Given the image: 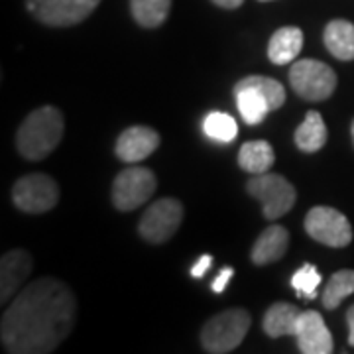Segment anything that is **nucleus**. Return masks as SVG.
<instances>
[{
    "mask_svg": "<svg viewBox=\"0 0 354 354\" xmlns=\"http://www.w3.org/2000/svg\"><path fill=\"white\" fill-rule=\"evenodd\" d=\"M75 317V295L62 279H36L18 291L2 313V348L8 354L53 353L71 335Z\"/></svg>",
    "mask_w": 354,
    "mask_h": 354,
    "instance_id": "1",
    "label": "nucleus"
},
{
    "mask_svg": "<svg viewBox=\"0 0 354 354\" xmlns=\"http://www.w3.org/2000/svg\"><path fill=\"white\" fill-rule=\"evenodd\" d=\"M65 120L59 109L46 104L28 114L16 132V148L30 162L46 160L64 138Z\"/></svg>",
    "mask_w": 354,
    "mask_h": 354,
    "instance_id": "2",
    "label": "nucleus"
},
{
    "mask_svg": "<svg viewBox=\"0 0 354 354\" xmlns=\"http://www.w3.org/2000/svg\"><path fill=\"white\" fill-rule=\"evenodd\" d=\"M252 317L246 309L232 307L211 317L201 329V344L207 353L227 354L236 351L250 329Z\"/></svg>",
    "mask_w": 354,
    "mask_h": 354,
    "instance_id": "3",
    "label": "nucleus"
},
{
    "mask_svg": "<svg viewBox=\"0 0 354 354\" xmlns=\"http://www.w3.org/2000/svg\"><path fill=\"white\" fill-rule=\"evenodd\" d=\"M291 88L305 101H327L337 88V75L329 65L317 59H299L290 69Z\"/></svg>",
    "mask_w": 354,
    "mask_h": 354,
    "instance_id": "4",
    "label": "nucleus"
},
{
    "mask_svg": "<svg viewBox=\"0 0 354 354\" xmlns=\"http://www.w3.org/2000/svg\"><path fill=\"white\" fill-rule=\"evenodd\" d=\"M246 191L254 199L262 203L264 216L268 221H278L295 205V187L283 176L278 174H260L248 179Z\"/></svg>",
    "mask_w": 354,
    "mask_h": 354,
    "instance_id": "5",
    "label": "nucleus"
},
{
    "mask_svg": "<svg viewBox=\"0 0 354 354\" xmlns=\"http://www.w3.org/2000/svg\"><path fill=\"white\" fill-rule=\"evenodd\" d=\"M158 187V181L152 169L134 165L122 169L114 177L113 205L118 211H134L140 205L150 201Z\"/></svg>",
    "mask_w": 354,
    "mask_h": 354,
    "instance_id": "6",
    "label": "nucleus"
},
{
    "mask_svg": "<svg viewBox=\"0 0 354 354\" xmlns=\"http://www.w3.org/2000/svg\"><path fill=\"white\" fill-rule=\"evenodd\" d=\"M12 201L24 213L41 215L57 205L59 187L48 174H30L14 183Z\"/></svg>",
    "mask_w": 354,
    "mask_h": 354,
    "instance_id": "7",
    "label": "nucleus"
},
{
    "mask_svg": "<svg viewBox=\"0 0 354 354\" xmlns=\"http://www.w3.org/2000/svg\"><path fill=\"white\" fill-rule=\"evenodd\" d=\"M305 232L329 248H344L353 242V227L341 211L333 207H313L304 221Z\"/></svg>",
    "mask_w": 354,
    "mask_h": 354,
    "instance_id": "8",
    "label": "nucleus"
},
{
    "mask_svg": "<svg viewBox=\"0 0 354 354\" xmlns=\"http://www.w3.org/2000/svg\"><path fill=\"white\" fill-rule=\"evenodd\" d=\"M183 221V205L174 197L153 201L142 215L138 225L140 236L150 244H164L177 232Z\"/></svg>",
    "mask_w": 354,
    "mask_h": 354,
    "instance_id": "9",
    "label": "nucleus"
},
{
    "mask_svg": "<svg viewBox=\"0 0 354 354\" xmlns=\"http://www.w3.org/2000/svg\"><path fill=\"white\" fill-rule=\"evenodd\" d=\"M26 4L41 24L65 28L87 20L101 0H26Z\"/></svg>",
    "mask_w": 354,
    "mask_h": 354,
    "instance_id": "10",
    "label": "nucleus"
},
{
    "mask_svg": "<svg viewBox=\"0 0 354 354\" xmlns=\"http://www.w3.org/2000/svg\"><path fill=\"white\" fill-rule=\"evenodd\" d=\"M295 339L299 353L304 354H330L335 348L333 335L327 329L323 315L319 311H301L297 330H295Z\"/></svg>",
    "mask_w": 354,
    "mask_h": 354,
    "instance_id": "11",
    "label": "nucleus"
},
{
    "mask_svg": "<svg viewBox=\"0 0 354 354\" xmlns=\"http://www.w3.org/2000/svg\"><path fill=\"white\" fill-rule=\"evenodd\" d=\"M34 260L24 248H14L2 254L0 260V301L6 304L24 286L28 276L32 274Z\"/></svg>",
    "mask_w": 354,
    "mask_h": 354,
    "instance_id": "12",
    "label": "nucleus"
},
{
    "mask_svg": "<svg viewBox=\"0 0 354 354\" xmlns=\"http://www.w3.org/2000/svg\"><path fill=\"white\" fill-rule=\"evenodd\" d=\"M160 146V134L150 127H130L127 128L114 146L118 160L127 164H138L142 160L150 158Z\"/></svg>",
    "mask_w": 354,
    "mask_h": 354,
    "instance_id": "13",
    "label": "nucleus"
},
{
    "mask_svg": "<svg viewBox=\"0 0 354 354\" xmlns=\"http://www.w3.org/2000/svg\"><path fill=\"white\" fill-rule=\"evenodd\" d=\"M290 248V232L288 228L281 227V225H272L268 227L256 239L252 246V252H250V258H252L254 266H268L274 264L281 260L286 252Z\"/></svg>",
    "mask_w": 354,
    "mask_h": 354,
    "instance_id": "14",
    "label": "nucleus"
},
{
    "mask_svg": "<svg viewBox=\"0 0 354 354\" xmlns=\"http://www.w3.org/2000/svg\"><path fill=\"white\" fill-rule=\"evenodd\" d=\"M304 48V32L297 26H283L276 30L268 44V57L276 65L295 62Z\"/></svg>",
    "mask_w": 354,
    "mask_h": 354,
    "instance_id": "15",
    "label": "nucleus"
},
{
    "mask_svg": "<svg viewBox=\"0 0 354 354\" xmlns=\"http://www.w3.org/2000/svg\"><path fill=\"white\" fill-rule=\"evenodd\" d=\"M325 46L339 62H354V24L348 20H330L323 32Z\"/></svg>",
    "mask_w": 354,
    "mask_h": 354,
    "instance_id": "16",
    "label": "nucleus"
},
{
    "mask_svg": "<svg viewBox=\"0 0 354 354\" xmlns=\"http://www.w3.org/2000/svg\"><path fill=\"white\" fill-rule=\"evenodd\" d=\"M299 317L301 311L291 304H274L264 315V330L268 337L272 339H279V337H288L293 335L295 337V330H297V323H299Z\"/></svg>",
    "mask_w": 354,
    "mask_h": 354,
    "instance_id": "17",
    "label": "nucleus"
},
{
    "mask_svg": "<svg viewBox=\"0 0 354 354\" xmlns=\"http://www.w3.org/2000/svg\"><path fill=\"white\" fill-rule=\"evenodd\" d=\"M327 144V124L317 111L305 114L304 122L295 130V146L305 153L319 152Z\"/></svg>",
    "mask_w": 354,
    "mask_h": 354,
    "instance_id": "18",
    "label": "nucleus"
},
{
    "mask_svg": "<svg viewBox=\"0 0 354 354\" xmlns=\"http://www.w3.org/2000/svg\"><path fill=\"white\" fill-rule=\"evenodd\" d=\"M276 160L274 148L270 146V142L266 140H252V142H244L239 152V165L244 171L260 176L272 169Z\"/></svg>",
    "mask_w": 354,
    "mask_h": 354,
    "instance_id": "19",
    "label": "nucleus"
},
{
    "mask_svg": "<svg viewBox=\"0 0 354 354\" xmlns=\"http://www.w3.org/2000/svg\"><path fill=\"white\" fill-rule=\"evenodd\" d=\"M236 95V106L241 111L244 122L248 124H260L266 118V114L270 113V104L266 101L264 95H260L252 87H234Z\"/></svg>",
    "mask_w": 354,
    "mask_h": 354,
    "instance_id": "20",
    "label": "nucleus"
},
{
    "mask_svg": "<svg viewBox=\"0 0 354 354\" xmlns=\"http://www.w3.org/2000/svg\"><path fill=\"white\" fill-rule=\"evenodd\" d=\"M171 0H130V12L142 28H158L165 22Z\"/></svg>",
    "mask_w": 354,
    "mask_h": 354,
    "instance_id": "21",
    "label": "nucleus"
},
{
    "mask_svg": "<svg viewBox=\"0 0 354 354\" xmlns=\"http://www.w3.org/2000/svg\"><path fill=\"white\" fill-rule=\"evenodd\" d=\"M354 293V270H341L335 272L327 281L325 290H323V305L325 309H337L339 305Z\"/></svg>",
    "mask_w": 354,
    "mask_h": 354,
    "instance_id": "22",
    "label": "nucleus"
},
{
    "mask_svg": "<svg viewBox=\"0 0 354 354\" xmlns=\"http://www.w3.org/2000/svg\"><path fill=\"white\" fill-rule=\"evenodd\" d=\"M234 87H252L256 88L260 95H264L266 101L270 104L272 111H278L279 106H283L286 102V88L283 85L272 79V77H264V75H250L241 79Z\"/></svg>",
    "mask_w": 354,
    "mask_h": 354,
    "instance_id": "23",
    "label": "nucleus"
},
{
    "mask_svg": "<svg viewBox=\"0 0 354 354\" xmlns=\"http://www.w3.org/2000/svg\"><path fill=\"white\" fill-rule=\"evenodd\" d=\"M203 130L209 138L216 140V142H232L239 134V127H236V120L225 113H211L207 114L205 122H203Z\"/></svg>",
    "mask_w": 354,
    "mask_h": 354,
    "instance_id": "24",
    "label": "nucleus"
},
{
    "mask_svg": "<svg viewBox=\"0 0 354 354\" xmlns=\"http://www.w3.org/2000/svg\"><path fill=\"white\" fill-rule=\"evenodd\" d=\"M290 283L299 297L315 299L319 283H321V274L317 272V268L313 264H304L291 276Z\"/></svg>",
    "mask_w": 354,
    "mask_h": 354,
    "instance_id": "25",
    "label": "nucleus"
},
{
    "mask_svg": "<svg viewBox=\"0 0 354 354\" xmlns=\"http://www.w3.org/2000/svg\"><path fill=\"white\" fill-rule=\"evenodd\" d=\"M232 276H234V268L225 266V268L221 270V274H218V276L213 279V283H211L213 291H215V293H223V291L227 290L228 281H230V278H232Z\"/></svg>",
    "mask_w": 354,
    "mask_h": 354,
    "instance_id": "26",
    "label": "nucleus"
},
{
    "mask_svg": "<svg viewBox=\"0 0 354 354\" xmlns=\"http://www.w3.org/2000/svg\"><path fill=\"white\" fill-rule=\"evenodd\" d=\"M211 266H213V256H211V254H203L201 258L195 262V266L191 268V276H193V278H203L205 272H207Z\"/></svg>",
    "mask_w": 354,
    "mask_h": 354,
    "instance_id": "27",
    "label": "nucleus"
},
{
    "mask_svg": "<svg viewBox=\"0 0 354 354\" xmlns=\"http://www.w3.org/2000/svg\"><path fill=\"white\" fill-rule=\"evenodd\" d=\"M346 323H348V344L354 346V305L346 311Z\"/></svg>",
    "mask_w": 354,
    "mask_h": 354,
    "instance_id": "28",
    "label": "nucleus"
},
{
    "mask_svg": "<svg viewBox=\"0 0 354 354\" xmlns=\"http://www.w3.org/2000/svg\"><path fill=\"white\" fill-rule=\"evenodd\" d=\"M213 4L216 6H221V8H227V10H234V8H239L244 0H211Z\"/></svg>",
    "mask_w": 354,
    "mask_h": 354,
    "instance_id": "29",
    "label": "nucleus"
},
{
    "mask_svg": "<svg viewBox=\"0 0 354 354\" xmlns=\"http://www.w3.org/2000/svg\"><path fill=\"white\" fill-rule=\"evenodd\" d=\"M351 134H353V144H354V120H353V127H351Z\"/></svg>",
    "mask_w": 354,
    "mask_h": 354,
    "instance_id": "30",
    "label": "nucleus"
},
{
    "mask_svg": "<svg viewBox=\"0 0 354 354\" xmlns=\"http://www.w3.org/2000/svg\"><path fill=\"white\" fill-rule=\"evenodd\" d=\"M260 2H272V0H260Z\"/></svg>",
    "mask_w": 354,
    "mask_h": 354,
    "instance_id": "31",
    "label": "nucleus"
}]
</instances>
